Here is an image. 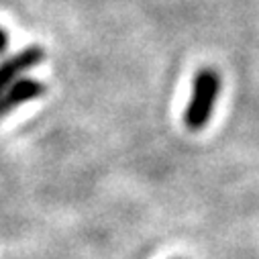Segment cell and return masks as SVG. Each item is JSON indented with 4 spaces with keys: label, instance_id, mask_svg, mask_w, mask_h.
<instances>
[{
    "label": "cell",
    "instance_id": "cell-4",
    "mask_svg": "<svg viewBox=\"0 0 259 259\" xmlns=\"http://www.w3.org/2000/svg\"><path fill=\"white\" fill-rule=\"evenodd\" d=\"M7 45H9V35L5 33V29H3V27H0V53H5Z\"/></svg>",
    "mask_w": 259,
    "mask_h": 259
},
{
    "label": "cell",
    "instance_id": "cell-3",
    "mask_svg": "<svg viewBox=\"0 0 259 259\" xmlns=\"http://www.w3.org/2000/svg\"><path fill=\"white\" fill-rule=\"evenodd\" d=\"M43 92H45V86L41 82L31 80V78H21L15 84H11L7 88V92L3 94V108L7 112L11 108H15V106H21V104H25L29 100L39 98Z\"/></svg>",
    "mask_w": 259,
    "mask_h": 259
},
{
    "label": "cell",
    "instance_id": "cell-1",
    "mask_svg": "<svg viewBox=\"0 0 259 259\" xmlns=\"http://www.w3.org/2000/svg\"><path fill=\"white\" fill-rule=\"evenodd\" d=\"M223 78L214 68H202L194 74L190 100L184 110V124L190 131H202L210 122L219 96H221Z\"/></svg>",
    "mask_w": 259,
    "mask_h": 259
},
{
    "label": "cell",
    "instance_id": "cell-2",
    "mask_svg": "<svg viewBox=\"0 0 259 259\" xmlns=\"http://www.w3.org/2000/svg\"><path fill=\"white\" fill-rule=\"evenodd\" d=\"M43 57H45L43 49H41L39 45H31V47L23 49L21 53H17L15 57L7 59L5 63H0V96L7 92V88H9L11 84L17 82V78H19L23 72L35 68L37 63H41Z\"/></svg>",
    "mask_w": 259,
    "mask_h": 259
}]
</instances>
